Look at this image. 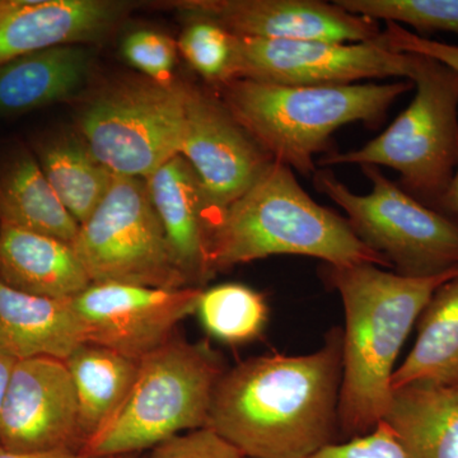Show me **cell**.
Masks as SVG:
<instances>
[{"label": "cell", "mask_w": 458, "mask_h": 458, "mask_svg": "<svg viewBox=\"0 0 458 458\" xmlns=\"http://www.w3.org/2000/svg\"><path fill=\"white\" fill-rule=\"evenodd\" d=\"M343 330L306 355L251 358L225 370L214 391L208 427L246 458H309L339 423Z\"/></svg>", "instance_id": "obj_1"}, {"label": "cell", "mask_w": 458, "mask_h": 458, "mask_svg": "<svg viewBox=\"0 0 458 458\" xmlns=\"http://www.w3.org/2000/svg\"><path fill=\"white\" fill-rule=\"evenodd\" d=\"M456 276L458 269L410 278L373 264L327 265L325 280L345 313L337 409L344 432L363 436L384 419L401 348L437 289Z\"/></svg>", "instance_id": "obj_2"}, {"label": "cell", "mask_w": 458, "mask_h": 458, "mask_svg": "<svg viewBox=\"0 0 458 458\" xmlns=\"http://www.w3.org/2000/svg\"><path fill=\"white\" fill-rule=\"evenodd\" d=\"M208 252L213 276L274 255L309 256L333 267L373 264L391 269L384 256L355 236L345 218L316 203L294 171L276 161L216 216Z\"/></svg>", "instance_id": "obj_3"}, {"label": "cell", "mask_w": 458, "mask_h": 458, "mask_svg": "<svg viewBox=\"0 0 458 458\" xmlns=\"http://www.w3.org/2000/svg\"><path fill=\"white\" fill-rule=\"evenodd\" d=\"M222 102L255 143L302 176L318 170L334 132L352 123L378 126L408 81L348 86H283L238 78L221 84Z\"/></svg>", "instance_id": "obj_4"}, {"label": "cell", "mask_w": 458, "mask_h": 458, "mask_svg": "<svg viewBox=\"0 0 458 458\" xmlns=\"http://www.w3.org/2000/svg\"><path fill=\"white\" fill-rule=\"evenodd\" d=\"M225 372L221 357L208 344L174 337L140 360L125 403L83 454L134 456L177 434L208 427L214 391Z\"/></svg>", "instance_id": "obj_5"}, {"label": "cell", "mask_w": 458, "mask_h": 458, "mask_svg": "<svg viewBox=\"0 0 458 458\" xmlns=\"http://www.w3.org/2000/svg\"><path fill=\"white\" fill-rule=\"evenodd\" d=\"M410 82L414 98L382 134L358 149L322 156L318 167L391 168L400 174L401 189L439 212L458 165V73L417 55Z\"/></svg>", "instance_id": "obj_6"}, {"label": "cell", "mask_w": 458, "mask_h": 458, "mask_svg": "<svg viewBox=\"0 0 458 458\" xmlns=\"http://www.w3.org/2000/svg\"><path fill=\"white\" fill-rule=\"evenodd\" d=\"M369 194H355L328 168H319L313 185L348 216L355 236L391 269L410 278H427L458 269V223L412 198L376 165H360Z\"/></svg>", "instance_id": "obj_7"}, {"label": "cell", "mask_w": 458, "mask_h": 458, "mask_svg": "<svg viewBox=\"0 0 458 458\" xmlns=\"http://www.w3.org/2000/svg\"><path fill=\"white\" fill-rule=\"evenodd\" d=\"M186 87L150 80L122 82L99 93L80 117L84 144L114 176L147 180L180 155Z\"/></svg>", "instance_id": "obj_8"}, {"label": "cell", "mask_w": 458, "mask_h": 458, "mask_svg": "<svg viewBox=\"0 0 458 458\" xmlns=\"http://www.w3.org/2000/svg\"><path fill=\"white\" fill-rule=\"evenodd\" d=\"M72 245L92 284L189 286L172 260L146 180L114 176Z\"/></svg>", "instance_id": "obj_9"}, {"label": "cell", "mask_w": 458, "mask_h": 458, "mask_svg": "<svg viewBox=\"0 0 458 458\" xmlns=\"http://www.w3.org/2000/svg\"><path fill=\"white\" fill-rule=\"evenodd\" d=\"M417 55L399 53L381 41L331 42L237 38L233 80L283 86H348L364 80L406 78Z\"/></svg>", "instance_id": "obj_10"}, {"label": "cell", "mask_w": 458, "mask_h": 458, "mask_svg": "<svg viewBox=\"0 0 458 458\" xmlns=\"http://www.w3.org/2000/svg\"><path fill=\"white\" fill-rule=\"evenodd\" d=\"M203 288H156L93 283L72 300L86 343L143 360L174 339L182 319L197 312Z\"/></svg>", "instance_id": "obj_11"}, {"label": "cell", "mask_w": 458, "mask_h": 458, "mask_svg": "<svg viewBox=\"0 0 458 458\" xmlns=\"http://www.w3.org/2000/svg\"><path fill=\"white\" fill-rule=\"evenodd\" d=\"M180 156L197 174L216 216L242 197L273 162L222 99L194 87H186Z\"/></svg>", "instance_id": "obj_12"}, {"label": "cell", "mask_w": 458, "mask_h": 458, "mask_svg": "<svg viewBox=\"0 0 458 458\" xmlns=\"http://www.w3.org/2000/svg\"><path fill=\"white\" fill-rule=\"evenodd\" d=\"M0 445L20 452H82L77 396L64 360L16 361L0 411Z\"/></svg>", "instance_id": "obj_13"}, {"label": "cell", "mask_w": 458, "mask_h": 458, "mask_svg": "<svg viewBox=\"0 0 458 458\" xmlns=\"http://www.w3.org/2000/svg\"><path fill=\"white\" fill-rule=\"evenodd\" d=\"M177 7L213 21L237 38L360 44L378 40L377 21L321 0H190Z\"/></svg>", "instance_id": "obj_14"}, {"label": "cell", "mask_w": 458, "mask_h": 458, "mask_svg": "<svg viewBox=\"0 0 458 458\" xmlns=\"http://www.w3.org/2000/svg\"><path fill=\"white\" fill-rule=\"evenodd\" d=\"M110 0H0V65L38 51L98 41L123 17Z\"/></svg>", "instance_id": "obj_15"}, {"label": "cell", "mask_w": 458, "mask_h": 458, "mask_svg": "<svg viewBox=\"0 0 458 458\" xmlns=\"http://www.w3.org/2000/svg\"><path fill=\"white\" fill-rule=\"evenodd\" d=\"M146 181L174 267L189 286L201 288L213 278L208 249L216 213L210 207L197 174L179 155Z\"/></svg>", "instance_id": "obj_16"}, {"label": "cell", "mask_w": 458, "mask_h": 458, "mask_svg": "<svg viewBox=\"0 0 458 458\" xmlns=\"http://www.w3.org/2000/svg\"><path fill=\"white\" fill-rule=\"evenodd\" d=\"M86 344L72 300H53L17 291L0 280V351L16 360H65Z\"/></svg>", "instance_id": "obj_17"}, {"label": "cell", "mask_w": 458, "mask_h": 458, "mask_svg": "<svg viewBox=\"0 0 458 458\" xmlns=\"http://www.w3.org/2000/svg\"><path fill=\"white\" fill-rule=\"evenodd\" d=\"M0 280L38 297L73 300L92 282L72 243L0 222Z\"/></svg>", "instance_id": "obj_18"}, {"label": "cell", "mask_w": 458, "mask_h": 458, "mask_svg": "<svg viewBox=\"0 0 458 458\" xmlns=\"http://www.w3.org/2000/svg\"><path fill=\"white\" fill-rule=\"evenodd\" d=\"M381 421L409 458H458V384L394 388Z\"/></svg>", "instance_id": "obj_19"}, {"label": "cell", "mask_w": 458, "mask_h": 458, "mask_svg": "<svg viewBox=\"0 0 458 458\" xmlns=\"http://www.w3.org/2000/svg\"><path fill=\"white\" fill-rule=\"evenodd\" d=\"M90 51L65 45L0 65V113H25L72 98L90 73Z\"/></svg>", "instance_id": "obj_20"}, {"label": "cell", "mask_w": 458, "mask_h": 458, "mask_svg": "<svg viewBox=\"0 0 458 458\" xmlns=\"http://www.w3.org/2000/svg\"><path fill=\"white\" fill-rule=\"evenodd\" d=\"M64 361L77 396L83 450L119 412L137 378L140 360L86 343Z\"/></svg>", "instance_id": "obj_21"}, {"label": "cell", "mask_w": 458, "mask_h": 458, "mask_svg": "<svg viewBox=\"0 0 458 458\" xmlns=\"http://www.w3.org/2000/svg\"><path fill=\"white\" fill-rule=\"evenodd\" d=\"M411 352L394 370L391 388L414 382L458 384V276L437 289L418 319Z\"/></svg>", "instance_id": "obj_22"}, {"label": "cell", "mask_w": 458, "mask_h": 458, "mask_svg": "<svg viewBox=\"0 0 458 458\" xmlns=\"http://www.w3.org/2000/svg\"><path fill=\"white\" fill-rule=\"evenodd\" d=\"M0 222L68 243L81 227L30 155L12 159L0 174Z\"/></svg>", "instance_id": "obj_23"}, {"label": "cell", "mask_w": 458, "mask_h": 458, "mask_svg": "<svg viewBox=\"0 0 458 458\" xmlns=\"http://www.w3.org/2000/svg\"><path fill=\"white\" fill-rule=\"evenodd\" d=\"M38 165L57 198L80 225L98 209L114 177L92 156L84 141L68 138L45 144Z\"/></svg>", "instance_id": "obj_24"}, {"label": "cell", "mask_w": 458, "mask_h": 458, "mask_svg": "<svg viewBox=\"0 0 458 458\" xmlns=\"http://www.w3.org/2000/svg\"><path fill=\"white\" fill-rule=\"evenodd\" d=\"M195 313L210 335L223 343L240 345L261 335L269 318V307L260 292L240 283H225L203 289Z\"/></svg>", "instance_id": "obj_25"}, {"label": "cell", "mask_w": 458, "mask_h": 458, "mask_svg": "<svg viewBox=\"0 0 458 458\" xmlns=\"http://www.w3.org/2000/svg\"><path fill=\"white\" fill-rule=\"evenodd\" d=\"M358 16L414 27L423 32L458 35V0H334Z\"/></svg>", "instance_id": "obj_26"}, {"label": "cell", "mask_w": 458, "mask_h": 458, "mask_svg": "<svg viewBox=\"0 0 458 458\" xmlns=\"http://www.w3.org/2000/svg\"><path fill=\"white\" fill-rule=\"evenodd\" d=\"M177 49L190 66L209 82L233 80L236 36L207 18L191 17L181 33Z\"/></svg>", "instance_id": "obj_27"}, {"label": "cell", "mask_w": 458, "mask_h": 458, "mask_svg": "<svg viewBox=\"0 0 458 458\" xmlns=\"http://www.w3.org/2000/svg\"><path fill=\"white\" fill-rule=\"evenodd\" d=\"M177 42L167 35L140 30L128 35L123 42V55L148 80L174 86V71L177 60Z\"/></svg>", "instance_id": "obj_28"}, {"label": "cell", "mask_w": 458, "mask_h": 458, "mask_svg": "<svg viewBox=\"0 0 458 458\" xmlns=\"http://www.w3.org/2000/svg\"><path fill=\"white\" fill-rule=\"evenodd\" d=\"M146 458H246L213 428L177 434L150 450Z\"/></svg>", "instance_id": "obj_29"}, {"label": "cell", "mask_w": 458, "mask_h": 458, "mask_svg": "<svg viewBox=\"0 0 458 458\" xmlns=\"http://www.w3.org/2000/svg\"><path fill=\"white\" fill-rule=\"evenodd\" d=\"M309 458H409L393 429L379 421L372 432L355 437L352 441L328 443Z\"/></svg>", "instance_id": "obj_30"}, {"label": "cell", "mask_w": 458, "mask_h": 458, "mask_svg": "<svg viewBox=\"0 0 458 458\" xmlns=\"http://www.w3.org/2000/svg\"><path fill=\"white\" fill-rule=\"evenodd\" d=\"M379 41L399 53L432 57V59L450 66L458 73V47L456 45L430 40V38L410 31L406 27L390 22H387L386 29L382 30Z\"/></svg>", "instance_id": "obj_31"}, {"label": "cell", "mask_w": 458, "mask_h": 458, "mask_svg": "<svg viewBox=\"0 0 458 458\" xmlns=\"http://www.w3.org/2000/svg\"><path fill=\"white\" fill-rule=\"evenodd\" d=\"M0 458H98L81 451L20 452L0 445Z\"/></svg>", "instance_id": "obj_32"}, {"label": "cell", "mask_w": 458, "mask_h": 458, "mask_svg": "<svg viewBox=\"0 0 458 458\" xmlns=\"http://www.w3.org/2000/svg\"><path fill=\"white\" fill-rule=\"evenodd\" d=\"M439 212L445 214V216L450 214V216L458 219V165L454 177H452L450 186H448L445 198H443Z\"/></svg>", "instance_id": "obj_33"}, {"label": "cell", "mask_w": 458, "mask_h": 458, "mask_svg": "<svg viewBox=\"0 0 458 458\" xmlns=\"http://www.w3.org/2000/svg\"><path fill=\"white\" fill-rule=\"evenodd\" d=\"M16 361L4 352L0 351V411H2L3 401L7 394L9 381H11Z\"/></svg>", "instance_id": "obj_34"}, {"label": "cell", "mask_w": 458, "mask_h": 458, "mask_svg": "<svg viewBox=\"0 0 458 458\" xmlns=\"http://www.w3.org/2000/svg\"><path fill=\"white\" fill-rule=\"evenodd\" d=\"M117 458H137L135 456H123V457H117Z\"/></svg>", "instance_id": "obj_35"}]
</instances>
